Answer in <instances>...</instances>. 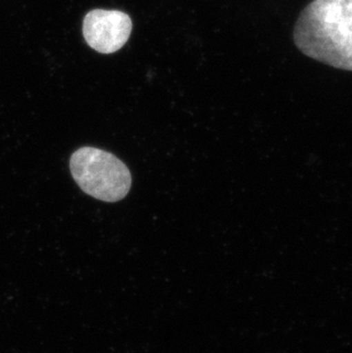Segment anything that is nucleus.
I'll use <instances>...</instances> for the list:
<instances>
[{"label":"nucleus","mask_w":352,"mask_h":353,"mask_svg":"<svg viewBox=\"0 0 352 353\" xmlns=\"http://www.w3.org/2000/svg\"><path fill=\"white\" fill-rule=\"evenodd\" d=\"M133 22L130 15L117 10H90L84 17V38L99 53H116L130 37Z\"/></svg>","instance_id":"7ed1b4c3"},{"label":"nucleus","mask_w":352,"mask_h":353,"mask_svg":"<svg viewBox=\"0 0 352 353\" xmlns=\"http://www.w3.org/2000/svg\"><path fill=\"white\" fill-rule=\"evenodd\" d=\"M70 170L78 187L95 199L116 203L132 187V175L125 163L108 151L83 147L71 154Z\"/></svg>","instance_id":"f03ea898"},{"label":"nucleus","mask_w":352,"mask_h":353,"mask_svg":"<svg viewBox=\"0 0 352 353\" xmlns=\"http://www.w3.org/2000/svg\"><path fill=\"white\" fill-rule=\"evenodd\" d=\"M293 39L306 57L352 71V0H313L300 13Z\"/></svg>","instance_id":"f257e3e1"}]
</instances>
